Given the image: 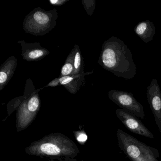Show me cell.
I'll return each instance as SVG.
<instances>
[{
	"label": "cell",
	"instance_id": "11",
	"mask_svg": "<svg viewBox=\"0 0 161 161\" xmlns=\"http://www.w3.org/2000/svg\"><path fill=\"white\" fill-rule=\"evenodd\" d=\"M90 73L59 77L60 84L64 86L71 94H76L81 86H84L85 76Z\"/></svg>",
	"mask_w": 161,
	"mask_h": 161
},
{
	"label": "cell",
	"instance_id": "18",
	"mask_svg": "<svg viewBox=\"0 0 161 161\" xmlns=\"http://www.w3.org/2000/svg\"><path fill=\"white\" fill-rule=\"evenodd\" d=\"M77 140L80 142H84L87 139V136L86 134H80L77 136Z\"/></svg>",
	"mask_w": 161,
	"mask_h": 161
},
{
	"label": "cell",
	"instance_id": "7",
	"mask_svg": "<svg viewBox=\"0 0 161 161\" xmlns=\"http://www.w3.org/2000/svg\"><path fill=\"white\" fill-rule=\"evenodd\" d=\"M147 98L155 123L161 132V90L155 79H153L147 88Z\"/></svg>",
	"mask_w": 161,
	"mask_h": 161
},
{
	"label": "cell",
	"instance_id": "10",
	"mask_svg": "<svg viewBox=\"0 0 161 161\" xmlns=\"http://www.w3.org/2000/svg\"><path fill=\"white\" fill-rule=\"evenodd\" d=\"M17 60L14 56L9 57L3 64L0 69V90H2L14 74Z\"/></svg>",
	"mask_w": 161,
	"mask_h": 161
},
{
	"label": "cell",
	"instance_id": "5",
	"mask_svg": "<svg viewBox=\"0 0 161 161\" xmlns=\"http://www.w3.org/2000/svg\"><path fill=\"white\" fill-rule=\"evenodd\" d=\"M108 95L109 99L121 109L144 119L145 115L143 105L136 99L131 93L112 89L108 92Z\"/></svg>",
	"mask_w": 161,
	"mask_h": 161
},
{
	"label": "cell",
	"instance_id": "14",
	"mask_svg": "<svg viewBox=\"0 0 161 161\" xmlns=\"http://www.w3.org/2000/svg\"><path fill=\"white\" fill-rule=\"evenodd\" d=\"M76 48L74 57V69L72 75H79L85 73L84 70V59L82 56L80 50L78 45H75Z\"/></svg>",
	"mask_w": 161,
	"mask_h": 161
},
{
	"label": "cell",
	"instance_id": "1",
	"mask_svg": "<svg viewBox=\"0 0 161 161\" xmlns=\"http://www.w3.org/2000/svg\"><path fill=\"white\" fill-rule=\"evenodd\" d=\"M98 63L119 78L132 80L136 74L131 52L123 41L115 36L104 41Z\"/></svg>",
	"mask_w": 161,
	"mask_h": 161
},
{
	"label": "cell",
	"instance_id": "8",
	"mask_svg": "<svg viewBox=\"0 0 161 161\" xmlns=\"http://www.w3.org/2000/svg\"><path fill=\"white\" fill-rule=\"evenodd\" d=\"M18 43L21 45V55L23 59L28 62L39 61L49 54V52L38 42L27 43L23 40H20Z\"/></svg>",
	"mask_w": 161,
	"mask_h": 161
},
{
	"label": "cell",
	"instance_id": "17",
	"mask_svg": "<svg viewBox=\"0 0 161 161\" xmlns=\"http://www.w3.org/2000/svg\"><path fill=\"white\" fill-rule=\"evenodd\" d=\"M60 84V79L59 78H56L54 79L51 82H50L46 86V87L50 86V87H54V86H59Z\"/></svg>",
	"mask_w": 161,
	"mask_h": 161
},
{
	"label": "cell",
	"instance_id": "4",
	"mask_svg": "<svg viewBox=\"0 0 161 161\" xmlns=\"http://www.w3.org/2000/svg\"><path fill=\"white\" fill-rule=\"evenodd\" d=\"M57 18L56 10L47 11L40 7L35 8L25 17L23 22V30L33 35H44L56 26Z\"/></svg>",
	"mask_w": 161,
	"mask_h": 161
},
{
	"label": "cell",
	"instance_id": "13",
	"mask_svg": "<svg viewBox=\"0 0 161 161\" xmlns=\"http://www.w3.org/2000/svg\"><path fill=\"white\" fill-rule=\"evenodd\" d=\"M76 48L74 46L72 50L69 54L64 64L61 69L60 77L71 76L73 74L74 69V57L76 53Z\"/></svg>",
	"mask_w": 161,
	"mask_h": 161
},
{
	"label": "cell",
	"instance_id": "12",
	"mask_svg": "<svg viewBox=\"0 0 161 161\" xmlns=\"http://www.w3.org/2000/svg\"><path fill=\"white\" fill-rule=\"evenodd\" d=\"M136 34L146 43L153 40L155 34V28L153 22L146 20L139 22L134 29Z\"/></svg>",
	"mask_w": 161,
	"mask_h": 161
},
{
	"label": "cell",
	"instance_id": "2",
	"mask_svg": "<svg viewBox=\"0 0 161 161\" xmlns=\"http://www.w3.org/2000/svg\"><path fill=\"white\" fill-rule=\"evenodd\" d=\"M118 146L131 161H158V150L144 144L120 129L117 132Z\"/></svg>",
	"mask_w": 161,
	"mask_h": 161
},
{
	"label": "cell",
	"instance_id": "9",
	"mask_svg": "<svg viewBox=\"0 0 161 161\" xmlns=\"http://www.w3.org/2000/svg\"><path fill=\"white\" fill-rule=\"evenodd\" d=\"M40 106V99L37 94L32 96L27 103L23 104L19 114V122L20 124L26 126L28 121H30L31 116L34 115Z\"/></svg>",
	"mask_w": 161,
	"mask_h": 161
},
{
	"label": "cell",
	"instance_id": "6",
	"mask_svg": "<svg viewBox=\"0 0 161 161\" xmlns=\"http://www.w3.org/2000/svg\"><path fill=\"white\" fill-rule=\"evenodd\" d=\"M119 119L130 131L136 134L153 139V135L136 116L121 109L115 111Z\"/></svg>",
	"mask_w": 161,
	"mask_h": 161
},
{
	"label": "cell",
	"instance_id": "19",
	"mask_svg": "<svg viewBox=\"0 0 161 161\" xmlns=\"http://www.w3.org/2000/svg\"><path fill=\"white\" fill-rule=\"evenodd\" d=\"M53 161H56L55 160H53ZM57 161H77V160H73V159H70V158H66L65 159H59V160H57Z\"/></svg>",
	"mask_w": 161,
	"mask_h": 161
},
{
	"label": "cell",
	"instance_id": "15",
	"mask_svg": "<svg viewBox=\"0 0 161 161\" xmlns=\"http://www.w3.org/2000/svg\"><path fill=\"white\" fill-rule=\"evenodd\" d=\"M82 2L86 12H87L90 15H91L95 9L96 1H84Z\"/></svg>",
	"mask_w": 161,
	"mask_h": 161
},
{
	"label": "cell",
	"instance_id": "3",
	"mask_svg": "<svg viewBox=\"0 0 161 161\" xmlns=\"http://www.w3.org/2000/svg\"><path fill=\"white\" fill-rule=\"evenodd\" d=\"M59 135L47 136L30 147L31 153L49 156L62 157L71 156L77 154L79 150L73 141L65 136Z\"/></svg>",
	"mask_w": 161,
	"mask_h": 161
},
{
	"label": "cell",
	"instance_id": "16",
	"mask_svg": "<svg viewBox=\"0 0 161 161\" xmlns=\"http://www.w3.org/2000/svg\"><path fill=\"white\" fill-rule=\"evenodd\" d=\"M68 1V0H50L49 3L51 5L59 6L64 5Z\"/></svg>",
	"mask_w": 161,
	"mask_h": 161
}]
</instances>
